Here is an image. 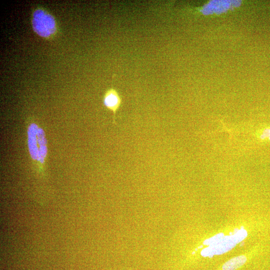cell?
I'll return each instance as SVG.
<instances>
[{
  "mask_svg": "<svg viewBox=\"0 0 270 270\" xmlns=\"http://www.w3.org/2000/svg\"><path fill=\"white\" fill-rule=\"evenodd\" d=\"M246 258L244 256H240L232 258L225 262L222 266V270H236L246 262Z\"/></svg>",
  "mask_w": 270,
  "mask_h": 270,
  "instance_id": "cell-4",
  "label": "cell"
},
{
  "mask_svg": "<svg viewBox=\"0 0 270 270\" xmlns=\"http://www.w3.org/2000/svg\"><path fill=\"white\" fill-rule=\"evenodd\" d=\"M31 24L34 32L46 40L54 38L58 32L54 16L43 7L38 6L32 10Z\"/></svg>",
  "mask_w": 270,
  "mask_h": 270,
  "instance_id": "cell-2",
  "label": "cell"
},
{
  "mask_svg": "<svg viewBox=\"0 0 270 270\" xmlns=\"http://www.w3.org/2000/svg\"><path fill=\"white\" fill-rule=\"evenodd\" d=\"M28 144L31 158L42 169L48 154L47 141L42 128L35 123L28 127Z\"/></svg>",
  "mask_w": 270,
  "mask_h": 270,
  "instance_id": "cell-1",
  "label": "cell"
},
{
  "mask_svg": "<svg viewBox=\"0 0 270 270\" xmlns=\"http://www.w3.org/2000/svg\"><path fill=\"white\" fill-rule=\"evenodd\" d=\"M104 105L113 113V122L116 124V114L122 102V98L118 92L114 88L108 89L103 96Z\"/></svg>",
  "mask_w": 270,
  "mask_h": 270,
  "instance_id": "cell-3",
  "label": "cell"
}]
</instances>
